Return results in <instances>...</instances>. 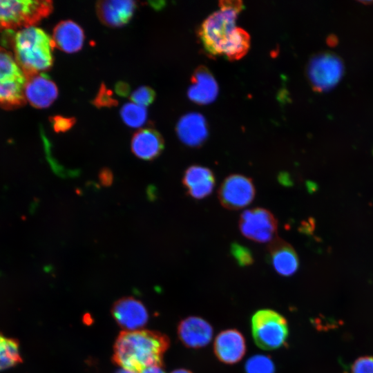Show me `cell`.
Segmentation results:
<instances>
[{
    "label": "cell",
    "instance_id": "obj_1",
    "mask_svg": "<svg viewBox=\"0 0 373 373\" xmlns=\"http://www.w3.org/2000/svg\"><path fill=\"white\" fill-rule=\"evenodd\" d=\"M164 334L148 330L124 331L114 345V361L122 368L140 372L153 365H161L169 347Z\"/></svg>",
    "mask_w": 373,
    "mask_h": 373
},
{
    "label": "cell",
    "instance_id": "obj_2",
    "mask_svg": "<svg viewBox=\"0 0 373 373\" xmlns=\"http://www.w3.org/2000/svg\"><path fill=\"white\" fill-rule=\"evenodd\" d=\"M10 43L12 55L27 77L51 68L54 45L41 28L35 25L18 28L11 36Z\"/></svg>",
    "mask_w": 373,
    "mask_h": 373
},
{
    "label": "cell",
    "instance_id": "obj_3",
    "mask_svg": "<svg viewBox=\"0 0 373 373\" xmlns=\"http://www.w3.org/2000/svg\"><path fill=\"white\" fill-rule=\"evenodd\" d=\"M220 10L208 16L201 24L198 36L208 55H222L224 46L237 27V17L243 9L241 1H220Z\"/></svg>",
    "mask_w": 373,
    "mask_h": 373
},
{
    "label": "cell",
    "instance_id": "obj_4",
    "mask_svg": "<svg viewBox=\"0 0 373 373\" xmlns=\"http://www.w3.org/2000/svg\"><path fill=\"white\" fill-rule=\"evenodd\" d=\"M52 10L50 1H0V29L33 26Z\"/></svg>",
    "mask_w": 373,
    "mask_h": 373
},
{
    "label": "cell",
    "instance_id": "obj_5",
    "mask_svg": "<svg viewBox=\"0 0 373 373\" xmlns=\"http://www.w3.org/2000/svg\"><path fill=\"white\" fill-rule=\"evenodd\" d=\"M251 330L256 345L267 350L279 348L288 336L285 318L271 309H260L253 315Z\"/></svg>",
    "mask_w": 373,
    "mask_h": 373
},
{
    "label": "cell",
    "instance_id": "obj_6",
    "mask_svg": "<svg viewBox=\"0 0 373 373\" xmlns=\"http://www.w3.org/2000/svg\"><path fill=\"white\" fill-rule=\"evenodd\" d=\"M26 79L12 53L0 47V105L13 107L22 104Z\"/></svg>",
    "mask_w": 373,
    "mask_h": 373
},
{
    "label": "cell",
    "instance_id": "obj_7",
    "mask_svg": "<svg viewBox=\"0 0 373 373\" xmlns=\"http://www.w3.org/2000/svg\"><path fill=\"white\" fill-rule=\"evenodd\" d=\"M344 73L343 61L336 55L325 52L314 55L309 60L307 75L312 88L318 92L333 88Z\"/></svg>",
    "mask_w": 373,
    "mask_h": 373
},
{
    "label": "cell",
    "instance_id": "obj_8",
    "mask_svg": "<svg viewBox=\"0 0 373 373\" xmlns=\"http://www.w3.org/2000/svg\"><path fill=\"white\" fill-rule=\"evenodd\" d=\"M239 227L246 238L258 242H268L275 239L278 224L269 211L255 208L242 213Z\"/></svg>",
    "mask_w": 373,
    "mask_h": 373
},
{
    "label": "cell",
    "instance_id": "obj_9",
    "mask_svg": "<svg viewBox=\"0 0 373 373\" xmlns=\"http://www.w3.org/2000/svg\"><path fill=\"white\" fill-rule=\"evenodd\" d=\"M254 195L255 187L251 180L238 174L227 177L218 192L220 202L229 209H239L247 206Z\"/></svg>",
    "mask_w": 373,
    "mask_h": 373
},
{
    "label": "cell",
    "instance_id": "obj_10",
    "mask_svg": "<svg viewBox=\"0 0 373 373\" xmlns=\"http://www.w3.org/2000/svg\"><path fill=\"white\" fill-rule=\"evenodd\" d=\"M24 99L38 108L48 107L57 99L56 84L44 73L27 77L23 89Z\"/></svg>",
    "mask_w": 373,
    "mask_h": 373
},
{
    "label": "cell",
    "instance_id": "obj_11",
    "mask_svg": "<svg viewBox=\"0 0 373 373\" xmlns=\"http://www.w3.org/2000/svg\"><path fill=\"white\" fill-rule=\"evenodd\" d=\"M113 315L126 331L138 330L148 320V313L143 304L130 297L122 298L115 303Z\"/></svg>",
    "mask_w": 373,
    "mask_h": 373
},
{
    "label": "cell",
    "instance_id": "obj_12",
    "mask_svg": "<svg viewBox=\"0 0 373 373\" xmlns=\"http://www.w3.org/2000/svg\"><path fill=\"white\" fill-rule=\"evenodd\" d=\"M245 351V338L236 329L222 331L215 339L214 352L218 358L224 363L238 362L242 358Z\"/></svg>",
    "mask_w": 373,
    "mask_h": 373
},
{
    "label": "cell",
    "instance_id": "obj_13",
    "mask_svg": "<svg viewBox=\"0 0 373 373\" xmlns=\"http://www.w3.org/2000/svg\"><path fill=\"white\" fill-rule=\"evenodd\" d=\"M135 8L136 3L129 0L99 1L96 3L98 18L109 27H119L127 23Z\"/></svg>",
    "mask_w": 373,
    "mask_h": 373
},
{
    "label": "cell",
    "instance_id": "obj_14",
    "mask_svg": "<svg viewBox=\"0 0 373 373\" xmlns=\"http://www.w3.org/2000/svg\"><path fill=\"white\" fill-rule=\"evenodd\" d=\"M218 86L210 70L205 66L198 67L191 76L188 90L189 99L198 104L212 102L218 96Z\"/></svg>",
    "mask_w": 373,
    "mask_h": 373
},
{
    "label": "cell",
    "instance_id": "obj_15",
    "mask_svg": "<svg viewBox=\"0 0 373 373\" xmlns=\"http://www.w3.org/2000/svg\"><path fill=\"white\" fill-rule=\"evenodd\" d=\"M178 331L181 341L191 348H200L207 345L213 336L211 325L196 316H190L182 321Z\"/></svg>",
    "mask_w": 373,
    "mask_h": 373
},
{
    "label": "cell",
    "instance_id": "obj_16",
    "mask_svg": "<svg viewBox=\"0 0 373 373\" xmlns=\"http://www.w3.org/2000/svg\"><path fill=\"white\" fill-rule=\"evenodd\" d=\"M176 132L184 144L190 146H200L208 135L207 122L201 114H186L178 122Z\"/></svg>",
    "mask_w": 373,
    "mask_h": 373
},
{
    "label": "cell",
    "instance_id": "obj_17",
    "mask_svg": "<svg viewBox=\"0 0 373 373\" xmlns=\"http://www.w3.org/2000/svg\"><path fill=\"white\" fill-rule=\"evenodd\" d=\"M131 151L137 157L144 160L156 158L164 149V140L156 130L151 128H142L133 136Z\"/></svg>",
    "mask_w": 373,
    "mask_h": 373
},
{
    "label": "cell",
    "instance_id": "obj_18",
    "mask_svg": "<svg viewBox=\"0 0 373 373\" xmlns=\"http://www.w3.org/2000/svg\"><path fill=\"white\" fill-rule=\"evenodd\" d=\"M269 254L274 269L280 275L289 276L297 271L298 258L289 243L280 238L274 239L269 247Z\"/></svg>",
    "mask_w": 373,
    "mask_h": 373
},
{
    "label": "cell",
    "instance_id": "obj_19",
    "mask_svg": "<svg viewBox=\"0 0 373 373\" xmlns=\"http://www.w3.org/2000/svg\"><path fill=\"white\" fill-rule=\"evenodd\" d=\"M183 184L192 198L202 199L212 192L215 185V178L209 169L194 165L186 170Z\"/></svg>",
    "mask_w": 373,
    "mask_h": 373
},
{
    "label": "cell",
    "instance_id": "obj_20",
    "mask_svg": "<svg viewBox=\"0 0 373 373\" xmlns=\"http://www.w3.org/2000/svg\"><path fill=\"white\" fill-rule=\"evenodd\" d=\"M54 47L68 53L79 50L84 44V34L82 28L70 20L62 21L53 30Z\"/></svg>",
    "mask_w": 373,
    "mask_h": 373
},
{
    "label": "cell",
    "instance_id": "obj_21",
    "mask_svg": "<svg viewBox=\"0 0 373 373\" xmlns=\"http://www.w3.org/2000/svg\"><path fill=\"white\" fill-rule=\"evenodd\" d=\"M250 47V36L244 29L236 27L226 42L222 55L231 61L244 57Z\"/></svg>",
    "mask_w": 373,
    "mask_h": 373
},
{
    "label": "cell",
    "instance_id": "obj_22",
    "mask_svg": "<svg viewBox=\"0 0 373 373\" xmlns=\"http://www.w3.org/2000/svg\"><path fill=\"white\" fill-rule=\"evenodd\" d=\"M21 361L19 343L0 334V371L10 368Z\"/></svg>",
    "mask_w": 373,
    "mask_h": 373
},
{
    "label": "cell",
    "instance_id": "obj_23",
    "mask_svg": "<svg viewBox=\"0 0 373 373\" xmlns=\"http://www.w3.org/2000/svg\"><path fill=\"white\" fill-rule=\"evenodd\" d=\"M120 115L128 126L136 128L142 126L146 120L147 112L145 107L135 103H126L121 108Z\"/></svg>",
    "mask_w": 373,
    "mask_h": 373
},
{
    "label": "cell",
    "instance_id": "obj_24",
    "mask_svg": "<svg viewBox=\"0 0 373 373\" xmlns=\"http://www.w3.org/2000/svg\"><path fill=\"white\" fill-rule=\"evenodd\" d=\"M246 373H274L275 366L271 359L265 355L250 357L245 364Z\"/></svg>",
    "mask_w": 373,
    "mask_h": 373
},
{
    "label": "cell",
    "instance_id": "obj_25",
    "mask_svg": "<svg viewBox=\"0 0 373 373\" xmlns=\"http://www.w3.org/2000/svg\"><path fill=\"white\" fill-rule=\"evenodd\" d=\"M155 93L149 86H141L131 95V101L140 106L145 107L151 104L155 99Z\"/></svg>",
    "mask_w": 373,
    "mask_h": 373
},
{
    "label": "cell",
    "instance_id": "obj_26",
    "mask_svg": "<svg viewBox=\"0 0 373 373\" xmlns=\"http://www.w3.org/2000/svg\"><path fill=\"white\" fill-rule=\"evenodd\" d=\"M92 103L97 108H102L114 106L118 102L113 98V92L107 88L104 84H102Z\"/></svg>",
    "mask_w": 373,
    "mask_h": 373
},
{
    "label": "cell",
    "instance_id": "obj_27",
    "mask_svg": "<svg viewBox=\"0 0 373 373\" xmlns=\"http://www.w3.org/2000/svg\"><path fill=\"white\" fill-rule=\"evenodd\" d=\"M231 252L235 260L241 266L249 265L253 262L251 251L242 245L233 243L231 247Z\"/></svg>",
    "mask_w": 373,
    "mask_h": 373
},
{
    "label": "cell",
    "instance_id": "obj_28",
    "mask_svg": "<svg viewBox=\"0 0 373 373\" xmlns=\"http://www.w3.org/2000/svg\"><path fill=\"white\" fill-rule=\"evenodd\" d=\"M351 373H373V356H364L354 361Z\"/></svg>",
    "mask_w": 373,
    "mask_h": 373
},
{
    "label": "cell",
    "instance_id": "obj_29",
    "mask_svg": "<svg viewBox=\"0 0 373 373\" xmlns=\"http://www.w3.org/2000/svg\"><path fill=\"white\" fill-rule=\"evenodd\" d=\"M52 123L54 130L57 133H63L71 128L75 123L74 117H67L57 115L52 118Z\"/></svg>",
    "mask_w": 373,
    "mask_h": 373
},
{
    "label": "cell",
    "instance_id": "obj_30",
    "mask_svg": "<svg viewBox=\"0 0 373 373\" xmlns=\"http://www.w3.org/2000/svg\"><path fill=\"white\" fill-rule=\"evenodd\" d=\"M100 182L105 186L110 185L113 182V174L108 169H104L99 175Z\"/></svg>",
    "mask_w": 373,
    "mask_h": 373
},
{
    "label": "cell",
    "instance_id": "obj_31",
    "mask_svg": "<svg viewBox=\"0 0 373 373\" xmlns=\"http://www.w3.org/2000/svg\"><path fill=\"white\" fill-rule=\"evenodd\" d=\"M116 93L122 97L127 96L130 91V87L128 84L119 82L115 85Z\"/></svg>",
    "mask_w": 373,
    "mask_h": 373
},
{
    "label": "cell",
    "instance_id": "obj_32",
    "mask_svg": "<svg viewBox=\"0 0 373 373\" xmlns=\"http://www.w3.org/2000/svg\"><path fill=\"white\" fill-rule=\"evenodd\" d=\"M139 373H165L164 371L161 367V365H153L147 367L142 370H141Z\"/></svg>",
    "mask_w": 373,
    "mask_h": 373
},
{
    "label": "cell",
    "instance_id": "obj_33",
    "mask_svg": "<svg viewBox=\"0 0 373 373\" xmlns=\"http://www.w3.org/2000/svg\"><path fill=\"white\" fill-rule=\"evenodd\" d=\"M116 373H138V372L133 371V370H127L125 368H122L119 370Z\"/></svg>",
    "mask_w": 373,
    "mask_h": 373
},
{
    "label": "cell",
    "instance_id": "obj_34",
    "mask_svg": "<svg viewBox=\"0 0 373 373\" xmlns=\"http://www.w3.org/2000/svg\"><path fill=\"white\" fill-rule=\"evenodd\" d=\"M171 373H192V372L187 370L179 369V370L173 371Z\"/></svg>",
    "mask_w": 373,
    "mask_h": 373
}]
</instances>
